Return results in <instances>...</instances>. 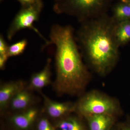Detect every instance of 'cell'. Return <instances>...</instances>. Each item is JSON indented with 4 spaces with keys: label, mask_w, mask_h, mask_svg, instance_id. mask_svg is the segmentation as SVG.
Wrapping results in <instances>:
<instances>
[{
    "label": "cell",
    "mask_w": 130,
    "mask_h": 130,
    "mask_svg": "<svg viewBox=\"0 0 130 130\" xmlns=\"http://www.w3.org/2000/svg\"><path fill=\"white\" fill-rule=\"evenodd\" d=\"M113 32L119 46L126 43L130 40V21L126 20L115 22Z\"/></svg>",
    "instance_id": "cell-11"
},
{
    "label": "cell",
    "mask_w": 130,
    "mask_h": 130,
    "mask_svg": "<svg viewBox=\"0 0 130 130\" xmlns=\"http://www.w3.org/2000/svg\"><path fill=\"white\" fill-rule=\"evenodd\" d=\"M9 46L3 38V36L1 35L0 37V55H8Z\"/></svg>",
    "instance_id": "cell-18"
},
{
    "label": "cell",
    "mask_w": 130,
    "mask_h": 130,
    "mask_svg": "<svg viewBox=\"0 0 130 130\" xmlns=\"http://www.w3.org/2000/svg\"><path fill=\"white\" fill-rule=\"evenodd\" d=\"M51 59H48L43 69L38 72L33 73L31 77L29 86V90L40 91L51 83Z\"/></svg>",
    "instance_id": "cell-9"
},
{
    "label": "cell",
    "mask_w": 130,
    "mask_h": 130,
    "mask_svg": "<svg viewBox=\"0 0 130 130\" xmlns=\"http://www.w3.org/2000/svg\"><path fill=\"white\" fill-rule=\"evenodd\" d=\"M130 19V5L120 3L113 9V19L115 22L129 20Z\"/></svg>",
    "instance_id": "cell-13"
},
{
    "label": "cell",
    "mask_w": 130,
    "mask_h": 130,
    "mask_svg": "<svg viewBox=\"0 0 130 130\" xmlns=\"http://www.w3.org/2000/svg\"><path fill=\"white\" fill-rule=\"evenodd\" d=\"M2 1V0H1ZM21 3L22 7L36 6L42 8L43 6L42 0H17Z\"/></svg>",
    "instance_id": "cell-17"
},
{
    "label": "cell",
    "mask_w": 130,
    "mask_h": 130,
    "mask_svg": "<svg viewBox=\"0 0 130 130\" xmlns=\"http://www.w3.org/2000/svg\"><path fill=\"white\" fill-rule=\"evenodd\" d=\"M112 116L108 114L95 115L86 117L89 130H101L106 121Z\"/></svg>",
    "instance_id": "cell-14"
},
{
    "label": "cell",
    "mask_w": 130,
    "mask_h": 130,
    "mask_svg": "<svg viewBox=\"0 0 130 130\" xmlns=\"http://www.w3.org/2000/svg\"><path fill=\"white\" fill-rule=\"evenodd\" d=\"M44 101V110L47 115L54 119L62 118L75 110V104L71 102L55 101L42 94Z\"/></svg>",
    "instance_id": "cell-6"
},
{
    "label": "cell",
    "mask_w": 130,
    "mask_h": 130,
    "mask_svg": "<svg viewBox=\"0 0 130 130\" xmlns=\"http://www.w3.org/2000/svg\"><path fill=\"white\" fill-rule=\"evenodd\" d=\"M106 0H56L54 11L58 14L67 13L75 16L79 21H86L102 9Z\"/></svg>",
    "instance_id": "cell-4"
},
{
    "label": "cell",
    "mask_w": 130,
    "mask_h": 130,
    "mask_svg": "<svg viewBox=\"0 0 130 130\" xmlns=\"http://www.w3.org/2000/svg\"></svg>",
    "instance_id": "cell-21"
},
{
    "label": "cell",
    "mask_w": 130,
    "mask_h": 130,
    "mask_svg": "<svg viewBox=\"0 0 130 130\" xmlns=\"http://www.w3.org/2000/svg\"><path fill=\"white\" fill-rule=\"evenodd\" d=\"M30 91L25 88L19 92L11 101L8 107L12 111L18 112L32 107L35 98Z\"/></svg>",
    "instance_id": "cell-10"
},
{
    "label": "cell",
    "mask_w": 130,
    "mask_h": 130,
    "mask_svg": "<svg viewBox=\"0 0 130 130\" xmlns=\"http://www.w3.org/2000/svg\"><path fill=\"white\" fill-rule=\"evenodd\" d=\"M25 88V84L22 80L12 81L2 84L0 87V111L2 112L8 107L12 98L20 91Z\"/></svg>",
    "instance_id": "cell-7"
},
{
    "label": "cell",
    "mask_w": 130,
    "mask_h": 130,
    "mask_svg": "<svg viewBox=\"0 0 130 130\" xmlns=\"http://www.w3.org/2000/svg\"><path fill=\"white\" fill-rule=\"evenodd\" d=\"M42 9V8L38 7H22L8 30L7 38L8 40L11 41L14 35L20 31L28 28L34 30L45 41V44H47L49 41L43 37L33 25L34 23L39 19Z\"/></svg>",
    "instance_id": "cell-5"
},
{
    "label": "cell",
    "mask_w": 130,
    "mask_h": 130,
    "mask_svg": "<svg viewBox=\"0 0 130 130\" xmlns=\"http://www.w3.org/2000/svg\"><path fill=\"white\" fill-rule=\"evenodd\" d=\"M119 110V105L114 99L95 91L87 93L75 104V111L85 118L95 115H115Z\"/></svg>",
    "instance_id": "cell-3"
},
{
    "label": "cell",
    "mask_w": 130,
    "mask_h": 130,
    "mask_svg": "<svg viewBox=\"0 0 130 130\" xmlns=\"http://www.w3.org/2000/svg\"><path fill=\"white\" fill-rule=\"evenodd\" d=\"M39 109L32 107L13 115L10 118L12 124L20 129L26 130L31 127L37 118Z\"/></svg>",
    "instance_id": "cell-8"
},
{
    "label": "cell",
    "mask_w": 130,
    "mask_h": 130,
    "mask_svg": "<svg viewBox=\"0 0 130 130\" xmlns=\"http://www.w3.org/2000/svg\"><path fill=\"white\" fill-rule=\"evenodd\" d=\"M121 130H130V123H126L121 126Z\"/></svg>",
    "instance_id": "cell-20"
},
{
    "label": "cell",
    "mask_w": 130,
    "mask_h": 130,
    "mask_svg": "<svg viewBox=\"0 0 130 130\" xmlns=\"http://www.w3.org/2000/svg\"><path fill=\"white\" fill-rule=\"evenodd\" d=\"M37 130H55L48 120L45 117L40 119L37 124Z\"/></svg>",
    "instance_id": "cell-16"
},
{
    "label": "cell",
    "mask_w": 130,
    "mask_h": 130,
    "mask_svg": "<svg viewBox=\"0 0 130 130\" xmlns=\"http://www.w3.org/2000/svg\"><path fill=\"white\" fill-rule=\"evenodd\" d=\"M56 127L58 130H85L80 120L72 116L61 119L57 123Z\"/></svg>",
    "instance_id": "cell-12"
},
{
    "label": "cell",
    "mask_w": 130,
    "mask_h": 130,
    "mask_svg": "<svg viewBox=\"0 0 130 130\" xmlns=\"http://www.w3.org/2000/svg\"><path fill=\"white\" fill-rule=\"evenodd\" d=\"M48 43L56 47V80L54 88L59 95L81 94L86 87L88 72L85 66L70 26L54 25Z\"/></svg>",
    "instance_id": "cell-1"
},
{
    "label": "cell",
    "mask_w": 130,
    "mask_h": 130,
    "mask_svg": "<svg viewBox=\"0 0 130 130\" xmlns=\"http://www.w3.org/2000/svg\"><path fill=\"white\" fill-rule=\"evenodd\" d=\"M112 20L101 18L84 21L78 31L77 38L81 49L95 71L100 75L109 72L118 57L119 46Z\"/></svg>",
    "instance_id": "cell-2"
},
{
    "label": "cell",
    "mask_w": 130,
    "mask_h": 130,
    "mask_svg": "<svg viewBox=\"0 0 130 130\" xmlns=\"http://www.w3.org/2000/svg\"><path fill=\"white\" fill-rule=\"evenodd\" d=\"M27 44L28 41L24 39L9 46L8 51V56L9 57L18 56L23 54Z\"/></svg>",
    "instance_id": "cell-15"
},
{
    "label": "cell",
    "mask_w": 130,
    "mask_h": 130,
    "mask_svg": "<svg viewBox=\"0 0 130 130\" xmlns=\"http://www.w3.org/2000/svg\"><path fill=\"white\" fill-rule=\"evenodd\" d=\"M9 57L7 54L0 55V68L1 70H3L5 68V65Z\"/></svg>",
    "instance_id": "cell-19"
}]
</instances>
